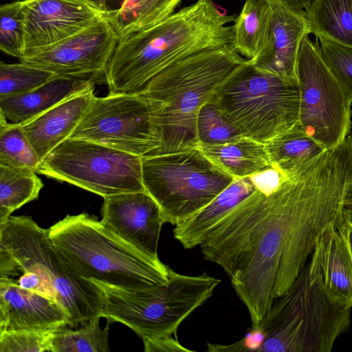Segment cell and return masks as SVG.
Wrapping results in <instances>:
<instances>
[{
    "mask_svg": "<svg viewBox=\"0 0 352 352\" xmlns=\"http://www.w3.org/2000/svg\"><path fill=\"white\" fill-rule=\"evenodd\" d=\"M352 184V141L326 149L269 195L257 189L231 209L199 245L228 274L256 327L336 225Z\"/></svg>",
    "mask_w": 352,
    "mask_h": 352,
    "instance_id": "obj_1",
    "label": "cell"
},
{
    "mask_svg": "<svg viewBox=\"0 0 352 352\" xmlns=\"http://www.w3.org/2000/svg\"><path fill=\"white\" fill-rule=\"evenodd\" d=\"M235 16L221 12L212 0H197L151 27L120 35L105 72L109 94H142L171 65L232 44L228 23Z\"/></svg>",
    "mask_w": 352,
    "mask_h": 352,
    "instance_id": "obj_2",
    "label": "cell"
},
{
    "mask_svg": "<svg viewBox=\"0 0 352 352\" xmlns=\"http://www.w3.org/2000/svg\"><path fill=\"white\" fill-rule=\"evenodd\" d=\"M250 63L230 44L183 58L151 80L142 94L155 109L164 138L160 154L197 147L201 107Z\"/></svg>",
    "mask_w": 352,
    "mask_h": 352,
    "instance_id": "obj_3",
    "label": "cell"
},
{
    "mask_svg": "<svg viewBox=\"0 0 352 352\" xmlns=\"http://www.w3.org/2000/svg\"><path fill=\"white\" fill-rule=\"evenodd\" d=\"M352 308L326 289L321 274L307 263L252 329L263 338L258 352H330L349 331Z\"/></svg>",
    "mask_w": 352,
    "mask_h": 352,
    "instance_id": "obj_4",
    "label": "cell"
},
{
    "mask_svg": "<svg viewBox=\"0 0 352 352\" xmlns=\"http://www.w3.org/2000/svg\"><path fill=\"white\" fill-rule=\"evenodd\" d=\"M48 230L54 247L82 278L129 289L168 280L169 266L151 260L87 213L67 215Z\"/></svg>",
    "mask_w": 352,
    "mask_h": 352,
    "instance_id": "obj_5",
    "label": "cell"
},
{
    "mask_svg": "<svg viewBox=\"0 0 352 352\" xmlns=\"http://www.w3.org/2000/svg\"><path fill=\"white\" fill-rule=\"evenodd\" d=\"M25 272L36 273L54 288L71 327L100 316V292L56 250L49 230L30 217L10 215L0 224V278H16Z\"/></svg>",
    "mask_w": 352,
    "mask_h": 352,
    "instance_id": "obj_6",
    "label": "cell"
},
{
    "mask_svg": "<svg viewBox=\"0 0 352 352\" xmlns=\"http://www.w3.org/2000/svg\"><path fill=\"white\" fill-rule=\"evenodd\" d=\"M102 298L100 316L131 328L142 340L176 335L180 324L214 294L221 280L206 272L183 275L168 268L166 283L129 289L90 280Z\"/></svg>",
    "mask_w": 352,
    "mask_h": 352,
    "instance_id": "obj_7",
    "label": "cell"
},
{
    "mask_svg": "<svg viewBox=\"0 0 352 352\" xmlns=\"http://www.w3.org/2000/svg\"><path fill=\"white\" fill-rule=\"evenodd\" d=\"M213 100L243 136L263 144L299 124L298 82L260 71L251 60Z\"/></svg>",
    "mask_w": 352,
    "mask_h": 352,
    "instance_id": "obj_8",
    "label": "cell"
},
{
    "mask_svg": "<svg viewBox=\"0 0 352 352\" xmlns=\"http://www.w3.org/2000/svg\"><path fill=\"white\" fill-rule=\"evenodd\" d=\"M142 177L164 222L174 226L205 207L234 180L197 147L142 157Z\"/></svg>",
    "mask_w": 352,
    "mask_h": 352,
    "instance_id": "obj_9",
    "label": "cell"
},
{
    "mask_svg": "<svg viewBox=\"0 0 352 352\" xmlns=\"http://www.w3.org/2000/svg\"><path fill=\"white\" fill-rule=\"evenodd\" d=\"M37 173L102 197L146 191L141 157L83 139L62 142L41 161Z\"/></svg>",
    "mask_w": 352,
    "mask_h": 352,
    "instance_id": "obj_10",
    "label": "cell"
},
{
    "mask_svg": "<svg viewBox=\"0 0 352 352\" xmlns=\"http://www.w3.org/2000/svg\"><path fill=\"white\" fill-rule=\"evenodd\" d=\"M296 74L300 126L325 149L338 146L351 133L352 96L327 64L319 43L309 35L300 47Z\"/></svg>",
    "mask_w": 352,
    "mask_h": 352,
    "instance_id": "obj_11",
    "label": "cell"
},
{
    "mask_svg": "<svg viewBox=\"0 0 352 352\" xmlns=\"http://www.w3.org/2000/svg\"><path fill=\"white\" fill-rule=\"evenodd\" d=\"M69 138L93 141L141 157L159 155L164 146L155 109L143 94L95 96Z\"/></svg>",
    "mask_w": 352,
    "mask_h": 352,
    "instance_id": "obj_12",
    "label": "cell"
},
{
    "mask_svg": "<svg viewBox=\"0 0 352 352\" xmlns=\"http://www.w3.org/2000/svg\"><path fill=\"white\" fill-rule=\"evenodd\" d=\"M119 38L109 19L103 16L80 32L19 60L59 76L106 81V69Z\"/></svg>",
    "mask_w": 352,
    "mask_h": 352,
    "instance_id": "obj_13",
    "label": "cell"
},
{
    "mask_svg": "<svg viewBox=\"0 0 352 352\" xmlns=\"http://www.w3.org/2000/svg\"><path fill=\"white\" fill-rule=\"evenodd\" d=\"M102 224L151 260L160 263L157 248L165 223L161 209L146 191L103 197Z\"/></svg>",
    "mask_w": 352,
    "mask_h": 352,
    "instance_id": "obj_14",
    "label": "cell"
},
{
    "mask_svg": "<svg viewBox=\"0 0 352 352\" xmlns=\"http://www.w3.org/2000/svg\"><path fill=\"white\" fill-rule=\"evenodd\" d=\"M23 8L25 36L22 57L51 47L105 16L86 0H25Z\"/></svg>",
    "mask_w": 352,
    "mask_h": 352,
    "instance_id": "obj_15",
    "label": "cell"
},
{
    "mask_svg": "<svg viewBox=\"0 0 352 352\" xmlns=\"http://www.w3.org/2000/svg\"><path fill=\"white\" fill-rule=\"evenodd\" d=\"M270 8L265 43L251 60L256 69L297 82L296 65L304 38L310 34L305 10L288 6L280 0H267Z\"/></svg>",
    "mask_w": 352,
    "mask_h": 352,
    "instance_id": "obj_16",
    "label": "cell"
},
{
    "mask_svg": "<svg viewBox=\"0 0 352 352\" xmlns=\"http://www.w3.org/2000/svg\"><path fill=\"white\" fill-rule=\"evenodd\" d=\"M63 308L54 300L0 278V333L19 330L54 331L68 325Z\"/></svg>",
    "mask_w": 352,
    "mask_h": 352,
    "instance_id": "obj_17",
    "label": "cell"
},
{
    "mask_svg": "<svg viewBox=\"0 0 352 352\" xmlns=\"http://www.w3.org/2000/svg\"><path fill=\"white\" fill-rule=\"evenodd\" d=\"M94 89L74 95L21 124L41 162L71 136L95 96Z\"/></svg>",
    "mask_w": 352,
    "mask_h": 352,
    "instance_id": "obj_18",
    "label": "cell"
},
{
    "mask_svg": "<svg viewBox=\"0 0 352 352\" xmlns=\"http://www.w3.org/2000/svg\"><path fill=\"white\" fill-rule=\"evenodd\" d=\"M96 83L90 78L56 76L29 92L0 97V113L10 122L22 124Z\"/></svg>",
    "mask_w": 352,
    "mask_h": 352,
    "instance_id": "obj_19",
    "label": "cell"
},
{
    "mask_svg": "<svg viewBox=\"0 0 352 352\" xmlns=\"http://www.w3.org/2000/svg\"><path fill=\"white\" fill-rule=\"evenodd\" d=\"M308 263L321 274L330 294L342 305L352 308V265L335 225L319 238Z\"/></svg>",
    "mask_w": 352,
    "mask_h": 352,
    "instance_id": "obj_20",
    "label": "cell"
},
{
    "mask_svg": "<svg viewBox=\"0 0 352 352\" xmlns=\"http://www.w3.org/2000/svg\"><path fill=\"white\" fill-rule=\"evenodd\" d=\"M256 188L250 177L234 179L208 204L194 215L175 226L173 236L185 249L200 245L210 229L231 209Z\"/></svg>",
    "mask_w": 352,
    "mask_h": 352,
    "instance_id": "obj_21",
    "label": "cell"
},
{
    "mask_svg": "<svg viewBox=\"0 0 352 352\" xmlns=\"http://www.w3.org/2000/svg\"><path fill=\"white\" fill-rule=\"evenodd\" d=\"M197 147L234 179L273 167L265 144L244 136L223 144Z\"/></svg>",
    "mask_w": 352,
    "mask_h": 352,
    "instance_id": "obj_22",
    "label": "cell"
},
{
    "mask_svg": "<svg viewBox=\"0 0 352 352\" xmlns=\"http://www.w3.org/2000/svg\"><path fill=\"white\" fill-rule=\"evenodd\" d=\"M305 10L317 38L352 47V0H312Z\"/></svg>",
    "mask_w": 352,
    "mask_h": 352,
    "instance_id": "obj_23",
    "label": "cell"
},
{
    "mask_svg": "<svg viewBox=\"0 0 352 352\" xmlns=\"http://www.w3.org/2000/svg\"><path fill=\"white\" fill-rule=\"evenodd\" d=\"M270 8L267 0H246L233 25L232 45L248 60L262 49L267 34Z\"/></svg>",
    "mask_w": 352,
    "mask_h": 352,
    "instance_id": "obj_24",
    "label": "cell"
},
{
    "mask_svg": "<svg viewBox=\"0 0 352 352\" xmlns=\"http://www.w3.org/2000/svg\"><path fill=\"white\" fill-rule=\"evenodd\" d=\"M265 144L272 165L287 175L326 150L307 135L300 124Z\"/></svg>",
    "mask_w": 352,
    "mask_h": 352,
    "instance_id": "obj_25",
    "label": "cell"
},
{
    "mask_svg": "<svg viewBox=\"0 0 352 352\" xmlns=\"http://www.w3.org/2000/svg\"><path fill=\"white\" fill-rule=\"evenodd\" d=\"M36 173L0 165V224L14 210L38 197L43 184Z\"/></svg>",
    "mask_w": 352,
    "mask_h": 352,
    "instance_id": "obj_26",
    "label": "cell"
},
{
    "mask_svg": "<svg viewBox=\"0 0 352 352\" xmlns=\"http://www.w3.org/2000/svg\"><path fill=\"white\" fill-rule=\"evenodd\" d=\"M183 0H126L121 9L107 17L119 36L151 27L174 12Z\"/></svg>",
    "mask_w": 352,
    "mask_h": 352,
    "instance_id": "obj_27",
    "label": "cell"
},
{
    "mask_svg": "<svg viewBox=\"0 0 352 352\" xmlns=\"http://www.w3.org/2000/svg\"><path fill=\"white\" fill-rule=\"evenodd\" d=\"M100 316L95 317L77 330L65 327L53 333L51 352H109L108 341L109 321L103 329Z\"/></svg>",
    "mask_w": 352,
    "mask_h": 352,
    "instance_id": "obj_28",
    "label": "cell"
},
{
    "mask_svg": "<svg viewBox=\"0 0 352 352\" xmlns=\"http://www.w3.org/2000/svg\"><path fill=\"white\" fill-rule=\"evenodd\" d=\"M0 118V165L27 168L37 173L41 160L19 124Z\"/></svg>",
    "mask_w": 352,
    "mask_h": 352,
    "instance_id": "obj_29",
    "label": "cell"
},
{
    "mask_svg": "<svg viewBox=\"0 0 352 352\" xmlns=\"http://www.w3.org/2000/svg\"><path fill=\"white\" fill-rule=\"evenodd\" d=\"M56 75L20 62L0 63V97L24 94L46 83Z\"/></svg>",
    "mask_w": 352,
    "mask_h": 352,
    "instance_id": "obj_30",
    "label": "cell"
},
{
    "mask_svg": "<svg viewBox=\"0 0 352 352\" xmlns=\"http://www.w3.org/2000/svg\"><path fill=\"white\" fill-rule=\"evenodd\" d=\"M197 133L198 145L223 144L243 137L223 115L213 98L205 103L198 113Z\"/></svg>",
    "mask_w": 352,
    "mask_h": 352,
    "instance_id": "obj_31",
    "label": "cell"
},
{
    "mask_svg": "<svg viewBox=\"0 0 352 352\" xmlns=\"http://www.w3.org/2000/svg\"><path fill=\"white\" fill-rule=\"evenodd\" d=\"M0 18V49L20 59L24 52L25 36L23 1L1 5Z\"/></svg>",
    "mask_w": 352,
    "mask_h": 352,
    "instance_id": "obj_32",
    "label": "cell"
},
{
    "mask_svg": "<svg viewBox=\"0 0 352 352\" xmlns=\"http://www.w3.org/2000/svg\"><path fill=\"white\" fill-rule=\"evenodd\" d=\"M54 331L19 330L0 333V352L51 351Z\"/></svg>",
    "mask_w": 352,
    "mask_h": 352,
    "instance_id": "obj_33",
    "label": "cell"
},
{
    "mask_svg": "<svg viewBox=\"0 0 352 352\" xmlns=\"http://www.w3.org/2000/svg\"><path fill=\"white\" fill-rule=\"evenodd\" d=\"M317 39L327 64L352 96V47L322 38Z\"/></svg>",
    "mask_w": 352,
    "mask_h": 352,
    "instance_id": "obj_34",
    "label": "cell"
},
{
    "mask_svg": "<svg viewBox=\"0 0 352 352\" xmlns=\"http://www.w3.org/2000/svg\"><path fill=\"white\" fill-rule=\"evenodd\" d=\"M287 176L286 173L273 166L249 177L258 190L269 195L279 187Z\"/></svg>",
    "mask_w": 352,
    "mask_h": 352,
    "instance_id": "obj_35",
    "label": "cell"
},
{
    "mask_svg": "<svg viewBox=\"0 0 352 352\" xmlns=\"http://www.w3.org/2000/svg\"><path fill=\"white\" fill-rule=\"evenodd\" d=\"M173 336H164L151 340H144V351L146 352H176L193 351L182 346Z\"/></svg>",
    "mask_w": 352,
    "mask_h": 352,
    "instance_id": "obj_36",
    "label": "cell"
},
{
    "mask_svg": "<svg viewBox=\"0 0 352 352\" xmlns=\"http://www.w3.org/2000/svg\"><path fill=\"white\" fill-rule=\"evenodd\" d=\"M335 226L344 241L352 265V221L344 210Z\"/></svg>",
    "mask_w": 352,
    "mask_h": 352,
    "instance_id": "obj_37",
    "label": "cell"
},
{
    "mask_svg": "<svg viewBox=\"0 0 352 352\" xmlns=\"http://www.w3.org/2000/svg\"><path fill=\"white\" fill-rule=\"evenodd\" d=\"M105 16L110 17L116 14L126 0H86Z\"/></svg>",
    "mask_w": 352,
    "mask_h": 352,
    "instance_id": "obj_38",
    "label": "cell"
},
{
    "mask_svg": "<svg viewBox=\"0 0 352 352\" xmlns=\"http://www.w3.org/2000/svg\"><path fill=\"white\" fill-rule=\"evenodd\" d=\"M288 6L296 10H305L312 0H280Z\"/></svg>",
    "mask_w": 352,
    "mask_h": 352,
    "instance_id": "obj_39",
    "label": "cell"
},
{
    "mask_svg": "<svg viewBox=\"0 0 352 352\" xmlns=\"http://www.w3.org/2000/svg\"><path fill=\"white\" fill-rule=\"evenodd\" d=\"M345 206H352V184L349 186L344 200Z\"/></svg>",
    "mask_w": 352,
    "mask_h": 352,
    "instance_id": "obj_40",
    "label": "cell"
},
{
    "mask_svg": "<svg viewBox=\"0 0 352 352\" xmlns=\"http://www.w3.org/2000/svg\"><path fill=\"white\" fill-rule=\"evenodd\" d=\"M350 135H351L352 137V118H351V133H350Z\"/></svg>",
    "mask_w": 352,
    "mask_h": 352,
    "instance_id": "obj_41",
    "label": "cell"
},
{
    "mask_svg": "<svg viewBox=\"0 0 352 352\" xmlns=\"http://www.w3.org/2000/svg\"><path fill=\"white\" fill-rule=\"evenodd\" d=\"M18 1H25V0H18Z\"/></svg>",
    "mask_w": 352,
    "mask_h": 352,
    "instance_id": "obj_42",
    "label": "cell"
}]
</instances>
